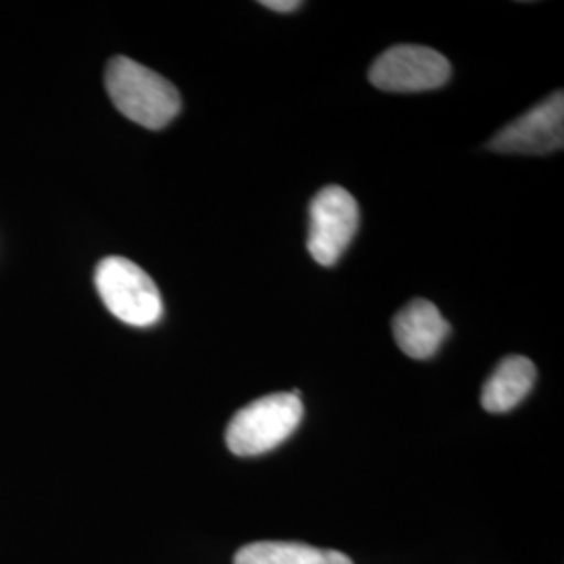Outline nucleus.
I'll use <instances>...</instances> for the list:
<instances>
[{
  "mask_svg": "<svg viewBox=\"0 0 564 564\" xmlns=\"http://www.w3.org/2000/svg\"><path fill=\"white\" fill-rule=\"evenodd\" d=\"M447 335L449 323L442 316L437 305L426 300L408 303L393 321L395 341L403 354L414 360L433 358Z\"/></svg>",
  "mask_w": 564,
  "mask_h": 564,
  "instance_id": "7",
  "label": "nucleus"
},
{
  "mask_svg": "<svg viewBox=\"0 0 564 564\" xmlns=\"http://www.w3.org/2000/svg\"><path fill=\"white\" fill-rule=\"evenodd\" d=\"M564 142V95L552 93L519 120L510 121L491 141L489 149L500 153L544 155L561 151Z\"/></svg>",
  "mask_w": 564,
  "mask_h": 564,
  "instance_id": "6",
  "label": "nucleus"
},
{
  "mask_svg": "<svg viewBox=\"0 0 564 564\" xmlns=\"http://www.w3.org/2000/svg\"><path fill=\"white\" fill-rule=\"evenodd\" d=\"M303 419L300 391L272 393L241 408L226 429V445L232 454L249 458L286 442Z\"/></svg>",
  "mask_w": 564,
  "mask_h": 564,
  "instance_id": "2",
  "label": "nucleus"
},
{
  "mask_svg": "<svg viewBox=\"0 0 564 564\" xmlns=\"http://www.w3.org/2000/svg\"><path fill=\"white\" fill-rule=\"evenodd\" d=\"M235 564H354L337 550L289 542H258L241 547Z\"/></svg>",
  "mask_w": 564,
  "mask_h": 564,
  "instance_id": "9",
  "label": "nucleus"
},
{
  "mask_svg": "<svg viewBox=\"0 0 564 564\" xmlns=\"http://www.w3.org/2000/svg\"><path fill=\"white\" fill-rule=\"evenodd\" d=\"M95 284L107 310L130 326H153L163 314L162 295L153 279L120 256H109L95 270Z\"/></svg>",
  "mask_w": 564,
  "mask_h": 564,
  "instance_id": "3",
  "label": "nucleus"
},
{
  "mask_svg": "<svg viewBox=\"0 0 564 564\" xmlns=\"http://www.w3.org/2000/svg\"><path fill=\"white\" fill-rule=\"evenodd\" d=\"M538 370L529 358L508 356L485 381L481 403L487 412L505 414L517 408L535 384Z\"/></svg>",
  "mask_w": 564,
  "mask_h": 564,
  "instance_id": "8",
  "label": "nucleus"
},
{
  "mask_svg": "<svg viewBox=\"0 0 564 564\" xmlns=\"http://www.w3.org/2000/svg\"><path fill=\"white\" fill-rule=\"evenodd\" d=\"M449 74V61L442 53L429 46L398 44L372 63L368 80L387 93H424L444 86Z\"/></svg>",
  "mask_w": 564,
  "mask_h": 564,
  "instance_id": "5",
  "label": "nucleus"
},
{
  "mask_svg": "<svg viewBox=\"0 0 564 564\" xmlns=\"http://www.w3.org/2000/svg\"><path fill=\"white\" fill-rule=\"evenodd\" d=\"M260 4L265 9L279 11V13H291V11H297L302 7L300 0H263Z\"/></svg>",
  "mask_w": 564,
  "mask_h": 564,
  "instance_id": "10",
  "label": "nucleus"
},
{
  "mask_svg": "<svg viewBox=\"0 0 564 564\" xmlns=\"http://www.w3.org/2000/svg\"><path fill=\"white\" fill-rule=\"evenodd\" d=\"M358 203L341 186H326L310 205L307 249L321 265H335L358 232Z\"/></svg>",
  "mask_w": 564,
  "mask_h": 564,
  "instance_id": "4",
  "label": "nucleus"
},
{
  "mask_svg": "<svg viewBox=\"0 0 564 564\" xmlns=\"http://www.w3.org/2000/svg\"><path fill=\"white\" fill-rule=\"evenodd\" d=\"M105 86L121 116L149 130H162L181 113V95L172 82L130 57H113Z\"/></svg>",
  "mask_w": 564,
  "mask_h": 564,
  "instance_id": "1",
  "label": "nucleus"
}]
</instances>
